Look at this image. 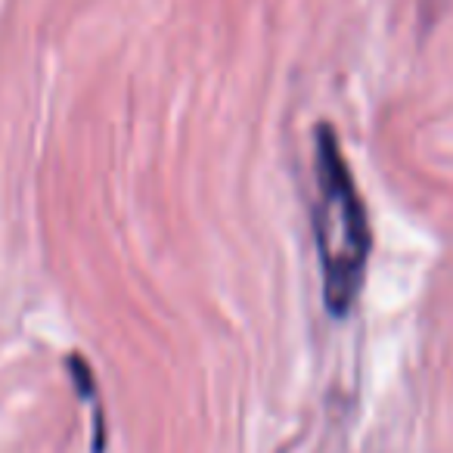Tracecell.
I'll return each instance as SVG.
<instances>
[{
	"mask_svg": "<svg viewBox=\"0 0 453 453\" xmlns=\"http://www.w3.org/2000/svg\"><path fill=\"white\" fill-rule=\"evenodd\" d=\"M314 240L323 271V298L329 314L345 317L364 289L372 234L360 189L329 125H317L314 131Z\"/></svg>",
	"mask_w": 453,
	"mask_h": 453,
	"instance_id": "cell-1",
	"label": "cell"
}]
</instances>
